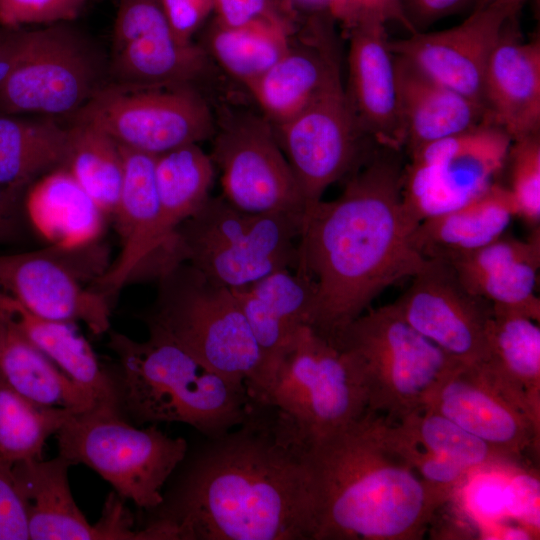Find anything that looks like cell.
I'll return each instance as SVG.
<instances>
[{
    "instance_id": "1",
    "label": "cell",
    "mask_w": 540,
    "mask_h": 540,
    "mask_svg": "<svg viewBox=\"0 0 540 540\" xmlns=\"http://www.w3.org/2000/svg\"><path fill=\"white\" fill-rule=\"evenodd\" d=\"M211 440L152 521L167 540H313L309 444L286 419L253 402Z\"/></svg>"
},
{
    "instance_id": "2",
    "label": "cell",
    "mask_w": 540,
    "mask_h": 540,
    "mask_svg": "<svg viewBox=\"0 0 540 540\" xmlns=\"http://www.w3.org/2000/svg\"><path fill=\"white\" fill-rule=\"evenodd\" d=\"M386 148L348 179L334 200L305 210L295 268L310 277L316 298L310 325L333 339L387 287L424 265L402 207L403 169Z\"/></svg>"
},
{
    "instance_id": "3",
    "label": "cell",
    "mask_w": 540,
    "mask_h": 540,
    "mask_svg": "<svg viewBox=\"0 0 540 540\" xmlns=\"http://www.w3.org/2000/svg\"><path fill=\"white\" fill-rule=\"evenodd\" d=\"M367 409L308 446L313 540H420L445 503L393 450Z\"/></svg>"
},
{
    "instance_id": "4",
    "label": "cell",
    "mask_w": 540,
    "mask_h": 540,
    "mask_svg": "<svg viewBox=\"0 0 540 540\" xmlns=\"http://www.w3.org/2000/svg\"><path fill=\"white\" fill-rule=\"evenodd\" d=\"M108 347L118 360L112 373L117 407L131 421L183 423L213 439L241 425L252 410L244 383L202 366L167 338L149 333L136 341L111 331Z\"/></svg>"
},
{
    "instance_id": "5",
    "label": "cell",
    "mask_w": 540,
    "mask_h": 540,
    "mask_svg": "<svg viewBox=\"0 0 540 540\" xmlns=\"http://www.w3.org/2000/svg\"><path fill=\"white\" fill-rule=\"evenodd\" d=\"M144 320L202 366L246 385L251 396L264 377V359L232 290L180 262L157 279Z\"/></svg>"
},
{
    "instance_id": "6",
    "label": "cell",
    "mask_w": 540,
    "mask_h": 540,
    "mask_svg": "<svg viewBox=\"0 0 540 540\" xmlns=\"http://www.w3.org/2000/svg\"><path fill=\"white\" fill-rule=\"evenodd\" d=\"M332 342L351 360L367 408L391 422L422 408L463 365L413 329L392 303L363 312Z\"/></svg>"
},
{
    "instance_id": "7",
    "label": "cell",
    "mask_w": 540,
    "mask_h": 540,
    "mask_svg": "<svg viewBox=\"0 0 540 540\" xmlns=\"http://www.w3.org/2000/svg\"><path fill=\"white\" fill-rule=\"evenodd\" d=\"M303 215L251 213L209 197L175 231L174 258L230 288L247 286L298 263Z\"/></svg>"
},
{
    "instance_id": "8",
    "label": "cell",
    "mask_w": 540,
    "mask_h": 540,
    "mask_svg": "<svg viewBox=\"0 0 540 540\" xmlns=\"http://www.w3.org/2000/svg\"><path fill=\"white\" fill-rule=\"evenodd\" d=\"M251 399L276 410L308 444L368 409L347 354L309 325L299 329Z\"/></svg>"
},
{
    "instance_id": "9",
    "label": "cell",
    "mask_w": 540,
    "mask_h": 540,
    "mask_svg": "<svg viewBox=\"0 0 540 540\" xmlns=\"http://www.w3.org/2000/svg\"><path fill=\"white\" fill-rule=\"evenodd\" d=\"M55 435L59 455L93 469L119 496L145 509L163 503L164 484L188 449L183 438L155 424L138 428L116 406L102 404L74 412Z\"/></svg>"
},
{
    "instance_id": "10",
    "label": "cell",
    "mask_w": 540,
    "mask_h": 540,
    "mask_svg": "<svg viewBox=\"0 0 540 540\" xmlns=\"http://www.w3.org/2000/svg\"><path fill=\"white\" fill-rule=\"evenodd\" d=\"M109 54L69 22L38 29L33 49L0 87V112L71 117L107 83Z\"/></svg>"
},
{
    "instance_id": "11",
    "label": "cell",
    "mask_w": 540,
    "mask_h": 540,
    "mask_svg": "<svg viewBox=\"0 0 540 540\" xmlns=\"http://www.w3.org/2000/svg\"><path fill=\"white\" fill-rule=\"evenodd\" d=\"M511 143L509 134L487 119L411 152L401 190L409 223L415 228L422 220L482 194L506 165Z\"/></svg>"
},
{
    "instance_id": "12",
    "label": "cell",
    "mask_w": 540,
    "mask_h": 540,
    "mask_svg": "<svg viewBox=\"0 0 540 540\" xmlns=\"http://www.w3.org/2000/svg\"><path fill=\"white\" fill-rule=\"evenodd\" d=\"M71 121L92 124L120 145L159 155L212 138L216 123L191 85L132 87L107 83Z\"/></svg>"
},
{
    "instance_id": "13",
    "label": "cell",
    "mask_w": 540,
    "mask_h": 540,
    "mask_svg": "<svg viewBox=\"0 0 540 540\" xmlns=\"http://www.w3.org/2000/svg\"><path fill=\"white\" fill-rule=\"evenodd\" d=\"M212 138L210 157L230 204L251 213L304 214L300 187L266 118L228 115Z\"/></svg>"
},
{
    "instance_id": "14",
    "label": "cell",
    "mask_w": 540,
    "mask_h": 540,
    "mask_svg": "<svg viewBox=\"0 0 540 540\" xmlns=\"http://www.w3.org/2000/svg\"><path fill=\"white\" fill-rule=\"evenodd\" d=\"M273 129L300 187L305 210L320 201L325 190L357 163L363 133L340 71L300 112Z\"/></svg>"
},
{
    "instance_id": "15",
    "label": "cell",
    "mask_w": 540,
    "mask_h": 540,
    "mask_svg": "<svg viewBox=\"0 0 540 540\" xmlns=\"http://www.w3.org/2000/svg\"><path fill=\"white\" fill-rule=\"evenodd\" d=\"M409 288L392 304L418 333L466 366L489 353L493 307L470 292L443 261L426 260Z\"/></svg>"
},
{
    "instance_id": "16",
    "label": "cell",
    "mask_w": 540,
    "mask_h": 540,
    "mask_svg": "<svg viewBox=\"0 0 540 540\" xmlns=\"http://www.w3.org/2000/svg\"><path fill=\"white\" fill-rule=\"evenodd\" d=\"M93 245L74 250L50 246L0 255V291L41 317L82 322L96 335L106 333L110 329V299L83 286L86 277L80 270L95 279L98 275L76 264Z\"/></svg>"
},
{
    "instance_id": "17",
    "label": "cell",
    "mask_w": 540,
    "mask_h": 540,
    "mask_svg": "<svg viewBox=\"0 0 540 540\" xmlns=\"http://www.w3.org/2000/svg\"><path fill=\"white\" fill-rule=\"evenodd\" d=\"M120 145V144H119ZM123 180L112 214L120 240L116 260L90 287L110 299L136 279H156L175 263L160 225L155 155L120 145Z\"/></svg>"
},
{
    "instance_id": "18",
    "label": "cell",
    "mask_w": 540,
    "mask_h": 540,
    "mask_svg": "<svg viewBox=\"0 0 540 540\" xmlns=\"http://www.w3.org/2000/svg\"><path fill=\"white\" fill-rule=\"evenodd\" d=\"M509 17L495 7L473 9L460 24L441 31H417L390 41V49L433 80L482 101L485 69Z\"/></svg>"
},
{
    "instance_id": "19",
    "label": "cell",
    "mask_w": 540,
    "mask_h": 540,
    "mask_svg": "<svg viewBox=\"0 0 540 540\" xmlns=\"http://www.w3.org/2000/svg\"><path fill=\"white\" fill-rule=\"evenodd\" d=\"M423 407L447 417L517 464L539 450L540 427L497 389L477 365L449 373Z\"/></svg>"
},
{
    "instance_id": "20",
    "label": "cell",
    "mask_w": 540,
    "mask_h": 540,
    "mask_svg": "<svg viewBox=\"0 0 540 540\" xmlns=\"http://www.w3.org/2000/svg\"><path fill=\"white\" fill-rule=\"evenodd\" d=\"M346 95L362 133L383 148L405 145L394 70V55L386 25L370 22L349 31Z\"/></svg>"
},
{
    "instance_id": "21",
    "label": "cell",
    "mask_w": 540,
    "mask_h": 540,
    "mask_svg": "<svg viewBox=\"0 0 540 540\" xmlns=\"http://www.w3.org/2000/svg\"><path fill=\"white\" fill-rule=\"evenodd\" d=\"M508 18L489 57L482 86L488 119L513 140L540 132V41L520 40Z\"/></svg>"
},
{
    "instance_id": "22",
    "label": "cell",
    "mask_w": 540,
    "mask_h": 540,
    "mask_svg": "<svg viewBox=\"0 0 540 540\" xmlns=\"http://www.w3.org/2000/svg\"><path fill=\"white\" fill-rule=\"evenodd\" d=\"M231 290L263 355V382L299 329L310 325L315 283L300 271L281 269Z\"/></svg>"
},
{
    "instance_id": "23",
    "label": "cell",
    "mask_w": 540,
    "mask_h": 540,
    "mask_svg": "<svg viewBox=\"0 0 540 540\" xmlns=\"http://www.w3.org/2000/svg\"><path fill=\"white\" fill-rule=\"evenodd\" d=\"M108 54V83L132 87L194 86L210 58L200 44L179 43L168 24L140 28L113 42Z\"/></svg>"
},
{
    "instance_id": "24",
    "label": "cell",
    "mask_w": 540,
    "mask_h": 540,
    "mask_svg": "<svg viewBox=\"0 0 540 540\" xmlns=\"http://www.w3.org/2000/svg\"><path fill=\"white\" fill-rule=\"evenodd\" d=\"M394 70L408 154L488 119L482 102L433 80L397 55H394Z\"/></svg>"
},
{
    "instance_id": "25",
    "label": "cell",
    "mask_w": 540,
    "mask_h": 540,
    "mask_svg": "<svg viewBox=\"0 0 540 540\" xmlns=\"http://www.w3.org/2000/svg\"><path fill=\"white\" fill-rule=\"evenodd\" d=\"M264 74L247 86L265 114L278 126L300 112L340 71L337 50L324 26L315 25Z\"/></svg>"
},
{
    "instance_id": "26",
    "label": "cell",
    "mask_w": 540,
    "mask_h": 540,
    "mask_svg": "<svg viewBox=\"0 0 540 540\" xmlns=\"http://www.w3.org/2000/svg\"><path fill=\"white\" fill-rule=\"evenodd\" d=\"M515 216L510 191L494 182L470 202L422 220L410 241L425 260L449 263L499 238Z\"/></svg>"
},
{
    "instance_id": "27",
    "label": "cell",
    "mask_w": 540,
    "mask_h": 540,
    "mask_svg": "<svg viewBox=\"0 0 540 540\" xmlns=\"http://www.w3.org/2000/svg\"><path fill=\"white\" fill-rule=\"evenodd\" d=\"M71 465L61 455L12 464L30 540H103L101 530L89 523L74 500L68 477Z\"/></svg>"
},
{
    "instance_id": "28",
    "label": "cell",
    "mask_w": 540,
    "mask_h": 540,
    "mask_svg": "<svg viewBox=\"0 0 540 540\" xmlns=\"http://www.w3.org/2000/svg\"><path fill=\"white\" fill-rule=\"evenodd\" d=\"M483 375L540 427V328L538 322L493 310Z\"/></svg>"
},
{
    "instance_id": "29",
    "label": "cell",
    "mask_w": 540,
    "mask_h": 540,
    "mask_svg": "<svg viewBox=\"0 0 540 540\" xmlns=\"http://www.w3.org/2000/svg\"><path fill=\"white\" fill-rule=\"evenodd\" d=\"M23 204L29 223L53 247L74 250L93 245L104 229L106 215L63 167L36 179Z\"/></svg>"
},
{
    "instance_id": "30",
    "label": "cell",
    "mask_w": 540,
    "mask_h": 540,
    "mask_svg": "<svg viewBox=\"0 0 540 540\" xmlns=\"http://www.w3.org/2000/svg\"><path fill=\"white\" fill-rule=\"evenodd\" d=\"M0 313L8 316L69 378L90 392L98 404L117 407L112 373L101 366L75 323L41 317L2 291Z\"/></svg>"
},
{
    "instance_id": "31",
    "label": "cell",
    "mask_w": 540,
    "mask_h": 540,
    "mask_svg": "<svg viewBox=\"0 0 540 540\" xmlns=\"http://www.w3.org/2000/svg\"><path fill=\"white\" fill-rule=\"evenodd\" d=\"M0 373L17 392L41 405L81 412L98 404L1 313Z\"/></svg>"
},
{
    "instance_id": "32",
    "label": "cell",
    "mask_w": 540,
    "mask_h": 540,
    "mask_svg": "<svg viewBox=\"0 0 540 540\" xmlns=\"http://www.w3.org/2000/svg\"><path fill=\"white\" fill-rule=\"evenodd\" d=\"M68 127L52 117L26 118L0 112V184L30 186L62 167Z\"/></svg>"
},
{
    "instance_id": "33",
    "label": "cell",
    "mask_w": 540,
    "mask_h": 540,
    "mask_svg": "<svg viewBox=\"0 0 540 540\" xmlns=\"http://www.w3.org/2000/svg\"><path fill=\"white\" fill-rule=\"evenodd\" d=\"M200 44L230 76L246 87L288 50L290 28L284 18L262 19L241 27L210 24Z\"/></svg>"
},
{
    "instance_id": "34",
    "label": "cell",
    "mask_w": 540,
    "mask_h": 540,
    "mask_svg": "<svg viewBox=\"0 0 540 540\" xmlns=\"http://www.w3.org/2000/svg\"><path fill=\"white\" fill-rule=\"evenodd\" d=\"M214 163L198 143L166 151L155 158V181L160 225L173 246L175 231L210 197Z\"/></svg>"
},
{
    "instance_id": "35",
    "label": "cell",
    "mask_w": 540,
    "mask_h": 540,
    "mask_svg": "<svg viewBox=\"0 0 540 540\" xmlns=\"http://www.w3.org/2000/svg\"><path fill=\"white\" fill-rule=\"evenodd\" d=\"M94 200L112 216L122 180L123 158L118 142L102 129L85 122L68 126V142L62 165Z\"/></svg>"
},
{
    "instance_id": "36",
    "label": "cell",
    "mask_w": 540,
    "mask_h": 540,
    "mask_svg": "<svg viewBox=\"0 0 540 540\" xmlns=\"http://www.w3.org/2000/svg\"><path fill=\"white\" fill-rule=\"evenodd\" d=\"M393 422L426 450L470 473L521 467L490 444L429 408H419Z\"/></svg>"
},
{
    "instance_id": "37",
    "label": "cell",
    "mask_w": 540,
    "mask_h": 540,
    "mask_svg": "<svg viewBox=\"0 0 540 540\" xmlns=\"http://www.w3.org/2000/svg\"><path fill=\"white\" fill-rule=\"evenodd\" d=\"M73 413L26 398L0 373V457L11 463L42 459L47 439Z\"/></svg>"
},
{
    "instance_id": "38",
    "label": "cell",
    "mask_w": 540,
    "mask_h": 540,
    "mask_svg": "<svg viewBox=\"0 0 540 540\" xmlns=\"http://www.w3.org/2000/svg\"><path fill=\"white\" fill-rule=\"evenodd\" d=\"M540 260H520L499 267L466 288L485 300L493 310L540 320V299L535 293Z\"/></svg>"
},
{
    "instance_id": "39",
    "label": "cell",
    "mask_w": 540,
    "mask_h": 540,
    "mask_svg": "<svg viewBox=\"0 0 540 540\" xmlns=\"http://www.w3.org/2000/svg\"><path fill=\"white\" fill-rule=\"evenodd\" d=\"M506 164L518 216L534 227L540 221V132L513 140Z\"/></svg>"
},
{
    "instance_id": "40",
    "label": "cell",
    "mask_w": 540,
    "mask_h": 540,
    "mask_svg": "<svg viewBox=\"0 0 540 540\" xmlns=\"http://www.w3.org/2000/svg\"><path fill=\"white\" fill-rule=\"evenodd\" d=\"M520 260H540V230L534 227L527 239L501 235L494 241L448 264L465 287L483 275L506 264ZM446 263V262H445Z\"/></svg>"
},
{
    "instance_id": "41",
    "label": "cell",
    "mask_w": 540,
    "mask_h": 540,
    "mask_svg": "<svg viewBox=\"0 0 540 540\" xmlns=\"http://www.w3.org/2000/svg\"><path fill=\"white\" fill-rule=\"evenodd\" d=\"M87 0H0V25L22 28L51 25L78 17Z\"/></svg>"
},
{
    "instance_id": "42",
    "label": "cell",
    "mask_w": 540,
    "mask_h": 540,
    "mask_svg": "<svg viewBox=\"0 0 540 540\" xmlns=\"http://www.w3.org/2000/svg\"><path fill=\"white\" fill-rule=\"evenodd\" d=\"M327 11L348 31L370 22H396L409 34L417 32L406 16L403 0H328Z\"/></svg>"
},
{
    "instance_id": "43",
    "label": "cell",
    "mask_w": 540,
    "mask_h": 540,
    "mask_svg": "<svg viewBox=\"0 0 540 540\" xmlns=\"http://www.w3.org/2000/svg\"><path fill=\"white\" fill-rule=\"evenodd\" d=\"M12 464L0 457V540H30L26 509Z\"/></svg>"
},
{
    "instance_id": "44",
    "label": "cell",
    "mask_w": 540,
    "mask_h": 540,
    "mask_svg": "<svg viewBox=\"0 0 540 540\" xmlns=\"http://www.w3.org/2000/svg\"><path fill=\"white\" fill-rule=\"evenodd\" d=\"M176 40L193 43V36L213 11L212 0H160Z\"/></svg>"
},
{
    "instance_id": "45",
    "label": "cell",
    "mask_w": 540,
    "mask_h": 540,
    "mask_svg": "<svg viewBox=\"0 0 540 540\" xmlns=\"http://www.w3.org/2000/svg\"><path fill=\"white\" fill-rule=\"evenodd\" d=\"M505 487L506 508L528 529L539 535V481L529 473H520Z\"/></svg>"
},
{
    "instance_id": "46",
    "label": "cell",
    "mask_w": 540,
    "mask_h": 540,
    "mask_svg": "<svg viewBox=\"0 0 540 540\" xmlns=\"http://www.w3.org/2000/svg\"><path fill=\"white\" fill-rule=\"evenodd\" d=\"M216 21L226 27H241L271 18H283L274 0H212Z\"/></svg>"
},
{
    "instance_id": "47",
    "label": "cell",
    "mask_w": 540,
    "mask_h": 540,
    "mask_svg": "<svg viewBox=\"0 0 540 540\" xmlns=\"http://www.w3.org/2000/svg\"><path fill=\"white\" fill-rule=\"evenodd\" d=\"M38 29H0V87L33 49Z\"/></svg>"
},
{
    "instance_id": "48",
    "label": "cell",
    "mask_w": 540,
    "mask_h": 540,
    "mask_svg": "<svg viewBox=\"0 0 540 540\" xmlns=\"http://www.w3.org/2000/svg\"><path fill=\"white\" fill-rule=\"evenodd\" d=\"M28 187L0 184V243L19 236L22 230V205Z\"/></svg>"
},
{
    "instance_id": "49",
    "label": "cell",
    "mask_w": 540,
    "mask_h": 540,
    "mask_svg": "<svg viewBox=\"0 0 540 540\" xmlns=\"http://www.w3.org/2000/svg\"><path fill=\"white\" fill-rule=\"evenodd\" d=\"M465 0H403L406 16L416 31L454 12Z\"/></svg>"
},
{
    "instance_id": "50",
    "label": "cell",
    "mask_w": 540,
    "mask_h": 540,
    "mask_svg": "<svg viewBox=\"0 0 540 540\" xmlns=\"http://www.w3.org/2000/svg\"><path fill=\"white\" fill-rule=\"evenodd\" d=\"M527 0H475L474 9L495 7L504 11L509 17H517Z\"/></svg>"
},
{
    "instance_id": "51",
    "label": "cell",
    "mask_w": 540,
    "mask_h": 540,
    "mask_svg": "<svg viewBox=\"0 0 540 540\" xmlns=\"http://www.w3.org/2000/svg\"><path fill=\"white\" fill-rule=\"evenodd\" d=\"M296 3L300 4L303 7L313 9V10H321L326 8L328 0H294Z\"/></svg>"
}]
</instances>
